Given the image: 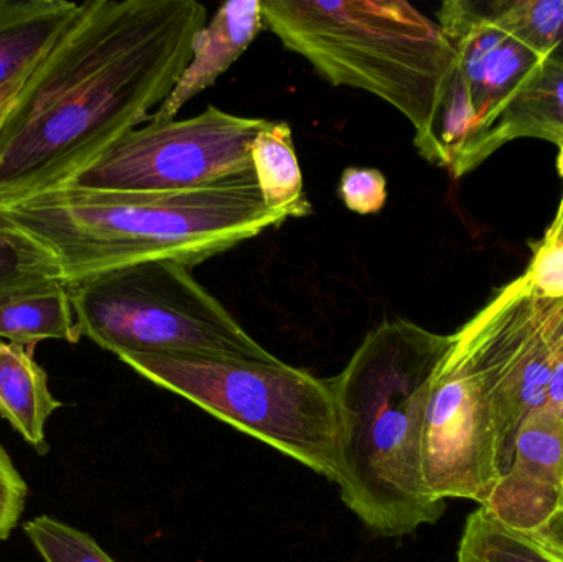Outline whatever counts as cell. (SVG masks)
I'll use <instances>...</instances> for the list:
<instances>
[{
    "mask_svg": "<svg viewBox=\"0 0 563 562\" xmlns=\"http://www.w3.org/2000/svg\"><path fill=\"white\" fill-rule=\"evenodd\" d=\"M207 25L197 0H89L0 128V207L68 185L151 119Z\"/></svg>",
    "mask_w": 563,
    "mask_h": 562,
    "instance_id": "6da1fadb",
    "label": "cell"
},
{
    "mask_svg": "<svg viewBox=\"0 0 563 562\" xmlns=\"http://www.w3.org/2000/svg\"><path fill=\"white\" fill-rule=\"evenodd\" d=\"M450 345L452 335L384 320L331 378L341 422L336 485L374 537H407L445 514L423 485L422 432L430 379Z\"/></svg>",
    "mask_w": 563,
    "mask_h": 562,
    "instance_id": "7a4b0ae2",
    "label": "cell"
},
{
    "mask_svg": "<svg viewBox=\"0 0 563 562\" xmlns=\"http://www.w3.org/2000/svg\"><path fill=\"white\" fill-rule=\"evenodd\" d=\"M0 210L56 254L66 283L147 261L191 269L288 220L266 207L254 174L164 194L65 185Z\"/></svg>",
    "mask_w": 563,
    "mask_h": 562,
    "instance_id": "3957f363",
    "label": "cell"
},
{
    "mask_svg": "<svg viewBox=\"0 0 563 562\" xmlns=\"http://www.w3.org/2000/svg\"><path fill=\"white\" fill-rule=\"evenodd\" d=\"M261 10L324 81L371 92L426 131L455 68L439 23L402 0H261Z\"/></svg>",
    "mask_w": 563,
    "mask_h": 562,
    "instance_id": "277c9868",
    "label": "cell"
},
{
    "mask_svg": "<svg viewBox=\"0 0 563 562\" xmlns=\"http://www.w3.org/2000/svg\"><path fill=\"white\" fill-rule=\"evenodd\" d=\"M122 362L328 481L340 478V409L331 378L280 360L141 355Z\"/></svg>",
    "mask_w": 563,
    "mask_h": 562,
    "instance_id": "5b68a950",
    "label": "cell"
},
{
    "mask_svg": "<svg viewBox=\"0 0 563 562\" xmlns=\"http://www.w3.org/2000/svg\"><path fill=\"white\" fill-rule=\"evenodd\" d=\"M82 337L119 360L141 355L276 362L190 267L147 261L68 283Z\"/></svg>",
    "mask_w": 563,
    "mask_h": 562,
    "instance_id": "8992f818",
    "label": "cell"
},
{
    "mask_svg": "<svg viewBox=\"0 0 563 562\" xmlns=\"http://www.w3.org/2000/svg\"><path fill=\"white\" fill-rule=\"evenodd\" d=\"M450 349L488 393L503 475L511 464L519 428L545 405L562 365L563 297L539 296L522 274L452 333Z\"/></svg>",
    "mask_w": 563,
    "mask_h": 562,
    "instance_id": "52a82bcc",
    "label": "cell"
},
{
    "mask_svg": "<svg viewBox=\"0 0 563 562\" xmlns=\"http://www.w3.org/2000/svg\"><path fill=\"white\" fill-rule=\"evenodd\" d=\"M269 122L230 114L214 106L180 121L148 119L68 185L86 190L164 194L238 180L254 174L251 148Z\"/></svg>",
    "mask_w": 563,
    "mask_h": 562,
    "instance_id": "ba28073f",
    "label": "cell"
},
{
    "mask_svg": "<svg viewBox=\"0 0 563 562\" xmlns=\"http://www.w3.org/2000/svg\"><path fill=\"white\" fill-rule=\"evenodd\" d=\"M499 477L498 431L488 393L449 349L430 379L422 432L423 485L435 500L462 498L485 507Z\"/></svg>",
    "mask_w": 563,
    "mask_h": 562,
    "instance_id": "9c48e42d",
    "label": "cell"
},
{
    "mask_svg": "<svg viewBox=\"0 0 563 562\" xmlns=\"http://www.w3.org/2000/svg\"><path fill=\"white\" fill-rule=\"evenodd\" d=\"M486 511L519 533L532 535L563 510V412L544 405L519 428L511 464Z\"/></svg>",
    "mask_w": 563,
    "mask_h": 562,
    "instance_id": "30bf717a",
    "label": "cell"
},
{
    "mask_svg": "<svg viewBox=\"0 0 563 562\" xmlns=\"http://www.w3.org/2000/svg\"><path fill=\"white\" fill-rule=\"evenodd\" d=\"M437 16L455 52L453 73L478 118L476 132L482 131L542 58L496 29L483 15L479 2L449 0L442 3Z\"/></svg>",
    "mask_w": 563,
    "mask_h": 562,
    "instance_id": "8fae6325",
    "label": "cell"
},
{
    "mask_svg": "<svg viewBox=\"0 0 563 562\" xmlns=\"http://www.w3.org/2000/svg\"><path fill=\"white\" fill-rule=\"evenodd\" d=\"M518 139H544L563 147V56H545L522 78L489 124L470 139L450 175L465 177Z\"/></svg>",
    "mask_w": 563,
    "mask_h": 562,
    "instance_id": "7c38bea8",
    "label": "cell"
},
{
    "mask_svg": "<svg viewBox=\"0 0 563 562\" xmlns=\"http://www.w3.org/2000/svg\"><path fill=\"white\" fill-rule=\"evenodd\" d=\"M264 29L261 0H236L218 9L217 15L195 35L191 59L174 91L152 112L151 121H172L195 96L217 82Z\"/></svg>",
    "mask_w": 563,
    "mask_h": 562,
    "instance_id": "4fadbf2b",
    "label": "cell"
},
{
    "mask_svg": "<svg viewBox=\"0 0 563 562\" xmlns=\"http://www.w3.org/2000/svg\"><path fill=\"white\" fill-rule=\"evenodd\" d=\"M79 7L69 0H0V88L30 78Z\"/></svg>",
    "mask_w": 563,
    "mask_h": 562,
    "instance_id": "5bb4252c",
    "label": "cell"
},
{
    "mask_svg": "<svg viewBox=\"0 0 563 562\" xmlns=\"http://www.w3.org/2000/svg\"><path fill=\"white\" fill-rule=\"evenodd\" d=\"M62 405L49 392L48 376L33 360L32 350L0 340V416L40 455L49 451L46 421Z\"/></svg>",
    "mask_w": 563,
    "mask_h": 562,
    "instance_id": "9a60e30c",
    "label": "cell"
},
{
    "mask_svg": "<svg viewBox=\"0 0 563 562\" xmlns=\"http://www.w3.org/2000/svg\"><path fill=\"white\" fill-rule=\"evenodd\" d=\"M68 283L55 280L0 297V339L33 346L43 340H81Z\"/></svg>",
    "mask_w": 563,
    "mask_h": 562,
    "instance_id": "2e32d148",
    "label": "cell"
},
{
    "mask_svg": "<svg viewBox=\"0 0 563 562\" xmlns=\"http://www.w3.org/2000/svg\"><path fill=\"white\" fill-rule=\"evenodd\" d=\"M253 170L264 203L271 210L301 218L311 213L303 191V177L295 154L294 137L287 122L271 121L251 148Z\"/></svg>",
    "mask_w": 563,
    "mask_h": 562,
    "instance_id": "e0dca14e",
    "label": "cell"
},
{
    "mask_svg": "<svg viewBox=\"0 0 563 562\" xmlns=\"http://www.w3.org/2000/svg\"><path fill=\"white\" fill-rule=\"evenodd\" d=\"M483 15L534 55L563 56V0L479 2Z\"/></svg>",
    "mask_w": 563,
    "mask_h": 562,
    "instance_id": "ac0fdd59",
    "label": "cell"
},
{
    "mask_svg": "<svg viewBox=\"0 0 563 562\" xmlns=\"http://www.w3.org/2000/svg\"><path fill=\"white\" fill-rule=\"evenodd\" d=\"M55 280H65L56 254L0 210V297Z\"/></svg>",
    "mask_w": 563,
    "mask_h": 562,
    "instance_id": "d6986e66",
    "label": "cell"
},
{
    "mask_svg": "<svg viewBox=\"0 0 563 562\" xmlns=\"http://www.w3.org/2000/svg\"><path fill=\"white\" fill-rule=\"evenodd\" d=\"M456 562H561L528 535L499 524L479 507L466 518Z\"/></svg>",
    "mask_w": 563,
    "mask_h": 562,
    "instance_id": "ffe728a7",
    "label": "cell"
},
{
    "mask_svg": "<svg viewBox=\"0 0 563 562\" xmlns=\"http://www.w3.org/2000/svg\"><path fill=\"white\" fill-rule=\"evenodd\" d=\"M23 531L45 562H115L95 538L52 517L33 518Z\"/></svg>",
    "mask_w": 563,
    "mask_h": 562,
    "instance_id": "44dd1931",
    "label": "cell"
},
{
    "mask_svg": "<svg viewBox=\"0 0 563 562\" xmlns=\"http://www.w3.org/2000/svg\"><path fill=\"white\" fill-rule=\"evenodd\" d=\"M340 197L347 210L374 214L387 203V181L377 168L347 167L340 180Z\"/></svg>",
    "mask_w": 563,
    "mask_h": 562,
    "instance_id": "7402d4cb",
    "label": "cell"
},
{
    "mask_svg": "<svg viewBox=\"0 0 563 562\" xmlns=\"http://www.w3.org/2000/svg\"><path fill=\"white\" fill-rule=\"evenodd\" d=\"M25 481L0 444V541L7 540L25 510Z\"/></svg>",
    "mask_w": 563,
    "mask_h": 562,
    "instance_id": "603a6c76",
    "label": "cell"
},
{
    "mask_svg": "<svg viewBox=\"0 0 563 562\" xmlns=\"http://www.w3.org/2000/svg\"><path fill=\"white\" fill-rule=\"evenodd\" d=\"M532 247L534 253L526 269V279L539 296L561 299L563 297V244L544 246V244L534 243Z\"/></svg>",
    "mask_w": 563,
    "mask_h": 562,
    "instance_id": "cb8c5ba5",
    "label": "cell"
},
{
    "mask_svg": "<svg viewBox=\"0 0 563 562\" xmlns=\"http://www.w3.org/2000/svg\"><path fill=\"white\" fill-rule=\"evenodd\" d=\"M542 550L563 562V510L548 521L541 530L528 535Z\"/></svg>",
    "mask_w": 563,
    "mask_h": 562,
    "instance_id": "d4e9b609",
    "label": "cell"
},
{
    "mask_svg": "<svg viewBox=\"0 0 563 562\" xmlns=\"http://www.w3.org/2000/svg\"><path fill=\"white\" fill-rule=\"evenodd\" d=\"M25 81L10 82V85L0 88V128H2L13 101H15L16 95H19L22 86L25 85Z\"/></svg>",
    "mask_w": 563,
    "mask_h": 562,
    "instance_id": "484cf974",
    "label": "cell"
},
{
    "mask_svg": "<svg viewBox=\"0 0 563 562\" xmlns=\"http://www.w3.org/2000/svg\"><path fill=\"white\" fill-rule=\"evenodd\" d=\"M539 243L544 244V246L563 244V217L555 218V220L552 221L551 227L545 231L544 238H542Z\"/></svg>",
    "mask_w": 563,
    "mask_h": 562,
    "instance_id": "4316f807",
    "label": "cell"
},
{
    "mask_svg": "<svg viewBox=\"0 0 563 562\" xmlns=\"http://www.w3.org/2000/svg\"><path fill=\"white\" fill-rule=\"evenodd\" d=\"M558 167H559V174H561V177L563 180V147L559 148ZM561 217H563V194H562L561 205H559L558 214H555V218H561Z\"/></svg>",
    "mask_w": 563,
    "mask_h": 562,
    "instance_id": "83f0119b",
    "label": "cell"
}]
</instances>
